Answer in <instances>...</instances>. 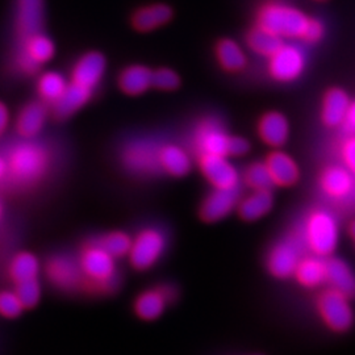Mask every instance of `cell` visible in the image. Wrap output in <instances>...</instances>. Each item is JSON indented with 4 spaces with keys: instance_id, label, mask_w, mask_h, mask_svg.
I'll list each match as a JSON object with an SVG mask.
<instances>
[{
    "instance_id": "38",
    "label": "cell",
    "mask_w": 355,
    "mask_h": 355,
    "mask_svg": "<svg viewBox=\"0 0 355 355\" xmlns=\"http://www.w3.org/2000/svg\"><path fill=\"white\" fill-rule=\"evenodd\" d=\"M180 86V76L168 67L153 71V87L161 91H174Z\"/></svg>"
},
{
    "instance_id": "9",
    "label": "cell",
    "mask_w": 355,
    "mask_h": 355,
    "mask_svg": "<svg viewBox=\"0 0 355 355\" xmlns=\"http://www.w3.org/2000/svg\"><path fill=\"white\" fill-rule=\"evenodd\" d=\"M318 309L330 329L345 331L353 324V311L349 303V297L333 288L320 295Z\"/></svg>"
},
{
    "instance_id": "20",
    "label": "cell",
    "mask_w": 355,
    "mask_h": 355,
    "mask_svg": "<svg viewBox=\"0 0 355 355\" xmlns=\"http://www.w3.org/2000/svg\"><path fill=\"white\" fill-rule=\"evenodd\" d=\"M94 89L70 82L62 96L53 104V114L58 120H66L89 102Z\"/></svg>"
},
{
    "instance_id": "3",
    "label": "cell",
    "mask_w": 355,
    "mask_h": 355,
    "mask_svg": "<svg viewBox=\"0 0 355 355\" xmlns=\"http://www.w3.org/2000/svg\"><path fill=\"white\" fill-rule=\"evenodd\" d=\"M340 229L336 217L327 209H316L306 216L302 229V242L312 254L327 258L338 245Z\"/></svg>"
},
{
    "instance_id": "21",
    "label": "cell",
    "mask_w": 355,
    "mask_h": 355,
    "mask_svg": "<svg viewBox=\"0 0 355 355\" xmlns=\"http://www.w3.org/2000/svg\"><path fill=\"white\" fill-rule=\"evenodd\" d=\"M265 162L274 186L290 187L297 182L299 167L287 153H271Z\"/></svg>"
},
{
    "instance_id": "36",
    "label": "cell",
    "mask_w": 355,
    "mask_h": 355,
    "mask_svg": "<svg viewBox=\"0 0 355 355\" xmlns=\"http://www.w3.org/2000/svg\"><path fill=\"white\" fill-rule=\"evenodd\" d=\"M16 293L19 295L20 300L26 309H31L36 306L41 297V286L37 278L36 279L26 280L16 283Z\"/></svg>"
},
{
    "instance_id": "35",
    "label": "cell",
    "mask_w": 355,
    "mask_h": 355,
    "mask_svg": "<svg viewBox=\"0 0 355 355\" xmlns=\"http://www.w3.org/2000/svg\"><path fill=\"white\" fill-rule=\"evenodd\" d=\"M243 180L252 190H270L274 183L266 162H254L243 173Z\"/></svg>"
},
{
    "instance_id": "23",
    "label": "cell",
    "mask_w": 355,
    "mask_h": 355,
    "mask_svg": "<svg viewBox=\"0 0 355 355\" xmlns=\"http://www.w3.org/2000/svg\"><path fill=\"white\" fill-rule=\"evenodd\" d=\"M173 17V10L167 4H150L141 7L132 16V26L139 32H152L166 26Z\"/></svg>"
},
{
    "instance_id": "14",
    "label": "cell",
    "mask_w": 355,
    "mask_h": 355,
    "mask_svg": "<svg viewBox=\"0 0 355 355\" xmlns=\"http://www.w3.org/2000/svg\"><path fill=\"white\" fill-rule=\"evenodd\" d=\"M45 272L51 284L61 290H76L85 283L79 261L66 255L53 257L46 263Z\"/></svg>"
},
{
    "instance_id": "10",
    "label": "cell",
    "mask_w": 355,
    "mask_h": 355,
    "mask_svg": "<svg viewBox=\"0 0 355 355\" xmlns=\"http://www.w3.org/2000/svg\"><path fill=\"white\" fill-rule=\"evenodd\" d=\"M230 136L216 117H207L198 124L193 133V148L199 155L215 154L228 157Z\"/></svg>"
},
{
    "instance_id": "22",
    "label": "cell",
    "mask_w": 355,
    "mask_h": 355,
    "mask_svg": "<svg viewBox=\"0 0 355 355\" xmlns=\"http://www.w3.org/2000/svg\"><path fill=\"white\" fill-rule=\"evenodd\" d=\"M347 94L341 89H331L325 94L321 108V119L327 127L343 125L350 107Z\"/></svg>"
},
{
    "instance_id": "28",
    "label": "cell",
    "mask_w": 355,
    "mask_h": 355,
    "mask_svg": "<svg viewBox=\"0 0 355 355\" xmlns=\"http://www.w3.org/2000/svg\"><path fill=\"white\" fill-rule=\"evenodd\" d=\"M216 57L220 66L229 73L241 71L248 64L245 51L236 41L230 38H223L217 42Z\"/></svg>"
},
{
    "instance_id": "25",
    "label": "cell",
    "mask_w": 355,
    "mask_h": 355,
    "mask_svg": "<svg viewBox=\"0 0 355 355\" xmlns=\"http://www.w3.org/2000/svg\"><path fill=\"white\" fill-rule=\"evenodd\" d=\"M119 87L127 95H141L153 87V70L148 66H128L119 76Z\"/></svg>"
},
{
    "instance_id": "13",
    "label": "cell",
    "mask_w": 355,
    "mask_h": 355,
    "mask_svg": "<svg viewBox=\"0 0 355 355\" xmlns=\"http://www.w3.org/2000/svg\"><path fill=\"white\" fill-rule=\"evenodd\" d=\"M45 23V0H16L15 28L19 41L41 33Z\"/></svg>"
},
{
    "instance_id": "41",
    "label": "cell",
    "mask_w": 355,
    "mask_h": 355,
    "mask_svg": "<svg viewBox=\"0 0 355 355\" xmlns=\"http://www.w3.org/2000/svg\"><path fill=\"white\" fill-rule=\"evenodd\" d=\"M250 150V144L249 141L237 137V136H230L229 141L228 157H241Z\"/></svg>"
},
{
    "instance_id": "24",
    "label": "cell",
    "mask_w": 355,
    "mask_h": 355,
    "mask_svg": "<svg viewBox=\"0 0 355 355\" xmlns=\"http://www.w3.org/2000/svg\"><path fill=\"white\" fill-rule=\"evenodd\" d=\"M327 282L330 288L341 292L349 299L355 296V274L340 258L327 259Z\"/></svg>"
},
{
    "instance_id": "17",
    "label": "cell",
    "mask_w": 355,
    "mask_h": 355,
    "mask_svg": "<svg viewBox=\"0 0 355 355\" xmlns=\"http://www.w3.org/2000/svg\"><path fill=\"white\" fill-rule=\"evenodd\" d=\"M239 189H215L204 199L200 216L207 223L223 220L239 205Z\"/></svg>"
},
{
    "instance_id": "2",
    "label": "cell",
    "mask_w": 355,
    "mask_h": 355,
    "mask_svg": "<svg viewBox=\"0 0 355 355\" xmlns=\"http://www.w3.org/2000/svg\"><path fill=\"white\" fill-rule=\"evenodd\" d=\"M309 19V16L293 6L282 1H268L257 13V26L283 40H302Z\"/></svg>"
},
{
    "instance_id": "46",
    "label": "cell",
    "mask_w": 355,
    "mask_h": 355,
    "mask_svg": "<svg viewBox=\"0 0 355 355\" xmlns=\"http://www.w3.org/2000/svg\"><path fill=\"white\" fill-rule=\"evenodd\" d=\"M318 1H321V0H318Z\"/></svg>"
},
{
    "instance_id": "4",
    "label": "cell",
    "mask_w": 355,
    "mask_h": 355,
    "mask_svg": "<svg viewBox=\"0 0 355 355\" xmlns=\"http://www.w3.org/2000/svg\"><path fill=\"white\" fill-rule=\"evenodd\" d=\"M79 266L82 268L85 282H89L92 288L111 290L117 280L114 258L107 253L98 242L86 246L79 257Z\"/></svg>"
},
{
    "instance_id": "33",
    "label": "cell",
    "mask_w": 355,
    "mask_h": 355,
    "mask_svg": "<svg viewBox=\"0 0 355 355\" xmlns=\"http://www.w3.org/2000/svg\"><path fill=\"white\" fill-rule=\"evenodd\" d=\"M40 272L37 257L28 252H21L13 257L10 265V277L15 283L36 279Z\"/></svg>"
},
{
    "instance_id": "42",
    "label": "cell",
    "mask_w": 355,
    "mask_h": 355,
    "mask_svg": "<svg viewBox=\"0 0 355 355\" xmlns=\"http://www.w3.org/2000/svg\"><path fill=\"white\" fill-rule=\"evenodd\" d=\"M343 125L349 133L355 135V101L350 103V107L347 110V114H346Z\"/></svg>"
},
{
    "instance_id": "12",
    "label": "cell",
    "mask_w": 355,
    "mask_h": 355,
    "mask_svg": "<svg viewBox=\"0 0 355 355\" xmlns=\"http://www.w3.org/2000/svg\"><path fill=\"white\" fill-rule=\"evenodd\" d=\"M199 166L205 179L215 189H239L240 174L227 155H200Z\"/></svg>"
},
{
    "instance_id": "44",
    "label": "cell",
    "mask_w": 355,
    "mask_h": 355,
    "mask_svg": "<svg viewBox=\"0 0 355 355\" xmlns=\"http://www.w3.org/2000/svg\"><path fill=\"white\" fill-rule=\"evenodd\" d=\"M6 177H8V165H7V159H6V157L0 155V180H3Z\"/></svg>"
},
{
    "instance_id": "8",
    "label": "cell",
    "mask_w": 355,
    "mask_h": 355,
    "mask_svg": "<svg viewBox=\"0 0 355 355\" xmlns=\"http://www.w3.org/2000/svg\"><path fill=\"white\" fill-rule=\"evenodd\" d=\"M55 55V45L44 32L20 41L17 64L26 74H35L38 67L48 64Z\"/></svg>"
},
{
    "instance_id": "1",
    "label": "cell",
    "mask_w": 355,
    "mask_h": 355,
    "mask_svg": "<svg viewBox=\"0 0 355 355\" xmlns=\"http://www.w3.org/2000/svg\"><path fill=\"white\" fill-rule=\"evenodd\" d=\"M8 165V177L17 184H33L45 177L51 165L48 149L35 141L28 140L15 144L6 155Z\"/></svg>"
},
{
    "instance_id": "5",
    "label": "cell",
    "mask_w": 355,
    "mask_h": 355,
    "mask_svg": "<svg viewBox=\"0 0 355 355\" xmlns=\"http://www.w3.org/2000/svg\"><path fill=\"white\" fill-rule=\"evenodd\" d=\"M164 144L153 139L130 141L121 153V162L128 171L137 175H155L162 171L161 150Z\"/></svg>"
},
{
    "instance_id": "27",
    "label": "cell",
    "mask_w": 355,
    "mask_h": 355,
    "mask_svg": "<svg viewBox=\"0 0 355 355\" xmlns=\"http://www.w3.org/2000/svg\"><path fill=\"white\" fill-rule=\"evenodd\" d=\"M274 205V198L270 190H253L239 203V214L246 221H255L267 215Z\"/></svg>"
},
{
    "instance_id": "6",
    "label": "cell",
    "mask_w": 355,
    "mask_h": 355,
    "mask_svg": "<svg viewBox=\"0 0 355 355\" xmlns=\"http://www.w3.org/2000/svg\"><path fill=\"white\" fill-rule=\"evenodd\" d=\"M306 66L305 51L295 44H283L268 57V74L282 83H290L300 78Z\"/></svg>"
},
{
    "instance_id": "34",
    "label": "cell",
    "mask_w": 355,
    "mask_h": 355,
    "mask_svg": "<svg viewBox=\"0 0 355 355\" xmlns=\"http://www.w3.org/2000/svg\"><path fill=\"white\" fill-rule=\"evenodd\" d=\"M132 241L133 240L124 232H111L104 234L96 242L107 253L111 254L116 259L129 254L132 248Z\"/></svg>"
},
{
    "instance_id": "19",
    "label": "cell",
    "mask_w": 355,
    "mask_h": 355,
    "mask_svg": "<svg viewBox=\"0 0 355 355\" xmlns=\"http://www.w3.org/2000/svg\"><path fill=\"white\" fill-rule=\"evenodd\" d=\"M258 135L268 146L279 148L284 145L290 136L287 117L277 111L267 112L258 123Z\"/></svg>"
},
{
    "instance_id": "15",
    "label": "cell",
    "mask_w": 355,
    "mask_h": 355,
    "mask_svg": "<svg viewBox=\"0 0 355 355\" xmlns=\"http://www.w3.org/2000/svg\"><path fill=\"white\" fill-rule=\"evenodd\" d=\"M320 186L330 199L345 200L354 193L355 175L345 166H329L321 174Z\"/></svg>"
},
{
    "instance_id": "32",
    "label": "cell",
    "mask_w": 355,
    "mask_h": 355,
    "mask_svg": "<svg viewBox=\"0 0 355 355\" xmlns=\"http://www.w3.org/2000/svg\"><path fill=\"white\" fill-rule=\"evenodd\" d=\"M67 86H69V82L61 73L46 71L38 78V95L42 102L53 105L62 96Z\"/></svg>"
},
{
    "instance_id": "26",
    "label": "cell",
    "mask_w": 355,
    "mask_h": 355,
    "mask_svg": "<svg viewBox=\"0 0 355 355\" xmlns=\"http://www.w3.org/2000/svg\"><path fill=\"white\" fill-rule=\"evenodd\" d=\"M296 280L308 288H315L327 282V261L322 257L312 255L302 258L295 270Z\"/></svg>"
},
{
    "instance_id": "30",
    "label": "cell",
    "mask_w": 355,
    "mask_h": 355,
    "mask_svg": "<svg viewBox=\"0 0 355 355\" xmlns=\"http://www.w3.org/2000/svg\"><path fill=\"white\" fill-rule=\"evenodd\" d=\"M168 300L161 288L142 292L135 303V311L139 318L152 321L162 315Z\"/></svg>"
},
{
    "instance_id": "43",
    "label": "cell",
    "mask_w": 355,
    "mask_h": 355,
    "mask_svg": "<svg viewBox=\"0 0 355 355\" xmlns=\"http://www.w3.org/2000/svg\"><path fill=\"white\" fill-rule=\"evenodd\" d=\"M10 120H11V116H10L8 107L4 103L0 102V137L6 133L7 128L10 125Z\"/></svg>"
},
{
    "instance_id": "7",
    "label": "cell",
    "mask_w": 355,
    "mask_h": 355,
    "mask_svg": "<svg viewBox=\"0 0 355 355\" xmlns=\"http://www.w3.org/2000/svg\"><path fill=\"white\" fill-rule=\"evenodd\" d=\"M166 236L162 230L146 228L141 230L132 241L129 252L130 265L137 270H148L154 266L166 250Z\"/></svg>"
},
{
    "instance_id": "45",
    "label": "cell",
    "mask_w": 355,
    "mask_h": 355,
    "mask_svg": "<svg viewBox=\"0 0 355 355\" xmlns=\"http://www.w3.org/2000/svg\"><path fill=\"white\" fill-rule=\"evenodd\" d=\"M1 216H3V207H1V204H0V218H1Z\"/></svg>"
},
{
    "instance_id": "31",
    "label": "cell",
    "mask_w": 355,
    "mask_h": 355,
    "mask_svg": "<svg viewBox=\"0 0 355 355\" xmlns=\"http://www.w3.org/2000/svg\"><path fill=\"white\" fill-rule=\"evenodd\" d=\"M246 44L249 49L254 51L255 54L268 58L278 51L284 42H283V38L274 35L272 32L267 31L262 26H257L248 33Z\"/></svg>"
},
{
    "instance_id": "37",
    "label": "cell",
    "mask_w": 355,
    "mask_h": 355,
    "mask_svg": "<svg viewBox=\"0 0 355 355\" xmlns=\"http://www.w3.org/2000/svg\"><path fill=\"white\" fill-rule=\"evenodd\" d=\"M26 306L16 291H0V316L6 318H19Z\"/></svg>"
},
{
    "instance_id": "39",
    "label": "cell",
    "mask_w": 355,
    "mask_h": 355,
    "mask_svg": "<svg viewBox=\"0 0 355 355\" xmlns=\"http://www.w3.org/2000/svg\"><path fill=\"white\" fill-rule=\"evenodd\" d=\"M324 33H325V26L322 24V21L315 17H311L302 40L306 44H316L324 37Z\"/></svg>"
},
{
    "instance_id": "11",
    "label": "cell",
    "mask_w": 355,
    "mask_h": 355,
    "mask_svg": "<svg viewBox=\"0 0 355 355\" xmlns=\"http://www.w3.org/2000/svg\"><path fill=\"white\" fill-rule=\"evenodd\" d=\"M297 237H287L278 242L268 253L267 268L278 279H286L295 274L302 261V243Z\"/></svg>"
},
{
    "instance_id": "40",
    "label": "cell",
    "mask_w": 355,
    "mask_h": 355,
    "mask_svg": "<svg viewBox=\"0 0 355 355\" xmlns=\"http://www.w3.org/2000/svg\"><path fill=\"white\" fill-rule=\"evenodd\" d=\"M343 166L355 175V135L345 141L341 148Z\"/></svg>"
},
{
    "instance_id": "18",
    "label": "cell",
    "mask_w": 355,
    "mask_h": 355,
    "mask_svg": "<svg viewBox=\"0 0 355 355\" xmlns=\"http://www.w3.org/2000/svg\"><path fill=\"white\" fill-rule=\"evenodd\" d=\"M48 110L44 102H32L23 107L16 117V132L28 140L37 137L45 127Z\"/></svg>"
},
{
    "instance_id": "16",
    "label": "cell",
    "mask_w": 355,
    "mask_h": 355,
    "mask_svg": "<svg viewBox=\"0 0 355 355\" xmlns=\"http://www.w3.org/2000/svg\"><path fill=\"white\" fill-rule=\"evenodd\" d=\"M105 69L107 61L102 53L89 51L83 54L74 64L71 71V82L94 89L102 82Z\"/></svg>"
},
{
    "instance_id": "29",
    "label": "cell",
    "mask_w": 355,
    "mask_h": 355,
    "mask_svg": "<svg viewBox=\"0 0 355 355\" xmlns=\"http://www.w3.org/2000/svg\"><path fill=\"white\" fill-rule=\"evenodd\" d=\"M162 171L171 177H184L192 167L189 153L178 145H164L161 150Z\"/></svg>"
}]
</instances>
